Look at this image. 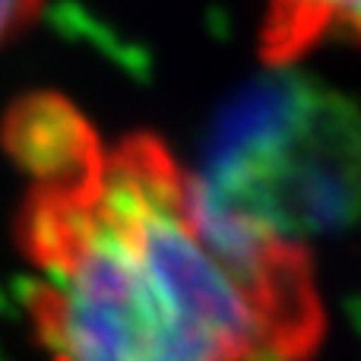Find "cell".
<instances>
[{
  "label": "cell",
  "mask_w": 361,
  "mask_h": 361,
  "mask_svg": "<svg viewBox=\"0 0 361 361\" xmlns=\"http://www.w3.org/2000/svg\"><path fill=\"white\" fill-rule=\"evenodd\" d=\"M13 244L48 361H305L326 311L301 241L222 203L159 133L105 140L61 92L0 124Z\"/></svg>",
  "instance_id": "1"
},
{
  "label": "cell",
  "mask_w": 361,
  "mask_h": 361,
  "mask_svg": "<svg viewBox=\"0 0 361 361\" xmlns=\"http://www.w3.org/2000/svg\"><path fill=\"white\" fill-rule=\"evenodd\" d=\"M326 38H352L361 44V0H267L263 4L260 61L286 67L307 57Z\"/></svg>",
  "instance_id": "2"
},
{
  "label": "cell",
  "mask_w": 361,
  "mask_h": 361,
  "mask_svg": "<svg viewBox=\"0 0 361 361\" xmlns=\"http://www.w3.org/2000/svg\"><path fill=\"white\" fill-rule=\"evenodd\" d=\"M44 0H0V51L42 19Z\"/></svg>",
  "instance_id": "3"
}]
</instances>
